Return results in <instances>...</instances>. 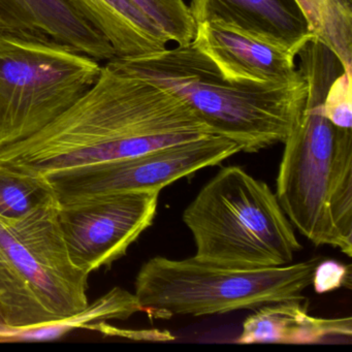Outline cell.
Returning <instances> with one entry per match:
<instances>
[{"instance_id":"6da1fadb","label":"cell","mask_w":352,"mask_h":352,"mask_svg":"<svg viewBox=\"0 0 352 352\" xmlns=\"http://www.w3.org/2000/svg\"><path fill=\"white\" fill-rule=\"evenodd\" d=\"M211 135L180 98L108 61L94 87L63 114L36 135L0 149V162L45 176Z\"/></svg>"},{"instance_id":"7a4b0ae2","label":"cell","mask_w":352,"mask_h":352,"mask_svg":"<svg viewBox=\"0 0 352 352\" xmlns=\"http://www.w3.org/2000/svg\"><path fill=\"white\" fill-rule=\"evenodd\" d=\"M296 58L308 91L283 143L275 195L294 230L316 246H331L350 257L352 129L336 126L323 111L329 86L345 67L314 38Z\"/></svg>"},{"instance_id":"3957f363","label":"cell","mask_w":352,"mask_h":352,"mask_svg":"<svg viewBox=\"0 0 352 352\" xmlns=\"http://www.w3.org/2000/svg\"><path fill=\"white\" fill-rule=\"evenodd\" d=\"M109 63L180 98L214 135L234 142L246 153L284 143L308 91L305 79L292 84L228 79L192 43Z\"/></svg>"},{"instance_id":"277c9868","label":"cell","mask_w":352,"mask_h":352,"mask_svg":"<svg viewBox=\"0 0 352 352\" xmlns=\"http://www.w3.org/2000/svg\"><path fill=\"white\" fill-rule=\"evenodd\" d=\"M183 222L199 258L241 269L289 265L302 245L269 185L224 166L189 204Z\"/></svg>"},{"instance_id":"5b68a950","label":"cell","mask_w":352,"mask_h":352,"mask_svg":"<svg viewBox=\"0 0 352 352\" xmlns=\"http://www.w3.org/2000/svg\"><path fill=\"white\" fill-rule=\"evenodd\" d=\"M58 203L22 219L0 217V327L63 320L88 306V275L67 251Z\"/></svg>"},{"instance_id":"8992f818","label":"cell","mask_w":352,"mask_h":352,"mask_svg":"<svg viewBox=\"0 0 352 352\" xmlns=\"http://www.w3.org/2000/svg\"><path fill=\"white\" fill-rule=\"evenodd\" d=\"M320 256L281 267L241 269L197 256L146 261L135 281L140 304L154 317L224 314L304 300Z\"/></svg>"},{"instance_id":"52a82bcc","label":"cell","mask_w":352,"mask_h":352,"mask_svg":"<svg viewBox=\"0 0 352 352\" xmlns=\"http://www.w3.org/2000/svg\"><path fill=\"white\" fill-rule=\"evenodd\" d=\"M102 69L67 45L0 34V149L63 114L94 87Z\"/></svg>"},{"instance_id":"ba28073f","label":"cell","mask_w":352,"mask_h":352,"mask_svg":"<svg viewBox=\"0 0 352 352\" xmlns=\"http://www.w3.org/2000/svg\"><path fill=\"white\" fill-rule=\"evenodd\" d=\"M242 152L221 135L166 146L133 157L98 162L45 175L58 201L104 193L158 190Z\"/></svg>"},{"instance_id":"9c48e42d","label":"cell","mask_w":352,"mask_h":352,"mask_svg":"<svg viewBox=\"0 0 352 352\" xmlns=\"http://www.w3.org/2000/svg\"><path fill=\"white\" fill-rule=\"evenodd\" d=\"M160 193L123 191L59 201V228L74 265L89 275L124 256L153 224Z\"/></svg>"},{"instance_id":"30bf717a","label":"cell","mask_w":352,"mask_h":352,"mask_svg":"<svg viewBox=\"0 0 352 352\" xmlns=\"http://www.w3.org/2000/svg\"><path fill=\"white\" fill-rule=\"evenodd\" d=\"M192 45L228 79L271 84L304 80L296 54L221 24H197Z\"/></svg>"},{"instance_id":"8fae6325","label":"cell","mask_w":352,"mask_h":352,"mask_svg":"<svg viewBox=\"0 0 352 352\" xmlns=\"http://www.w3.org/2000/svg\"><path fill=\"white\" fill-rule=\"evenodd\" d=\"M195 23L221 24L298 55L314 38L296 0H191Z\"/></svg>"},{"instance_id":"7c38bea8","label":"cell","mask_w":352,"mask_h":352,"mask_svg":"<svg viewBox=\"0 0 352 352\" xmlns=\"http://www.w3.org/2000/svg\"><path fill=\"white\" fill-rule=\"evenodd\" d=\"M0 34L67 45L100 63L117 57L104 34L69 0H0Z\"/></svg>"},{"instance_id":"4fadbf2b","label":"cell","mask_w":352,"mask_h":352,"mask_svg":"<svg viewBox=\"0 0 352 352\" xmlns=\"http://www.w3.org/2000/svg\"><path fill=\"white\" fill-rule=\"evenodd\" d=\"M351 317L317 318L302 300H287L256 309L243 323L236 343H318L329 337H351Z\"/></svg>"},{"instance_id":"5bb4252c","label":"cell","mask_w":352,"mask_h":352,"mask_svg":"<svg viewBox=\"0 0 352 352\" xmlns=\"http://www.w3.org/2000/svg\"><path fill=\"white\" fill-rule=\"evenodd\" d=\"M111 43L117 57H135L164 50L168 41L131 0H69Z\"/></svg>"},{"instance_id":"9a60e30c","label":"cell","mask_w":352,"mask_h":352,"mask_svg":"<svg viewBox=\"0 0 352 352\" xmlns=\"http://www.w3.org/2000/svg\"><path fill=\"white\" fill-rule=\"evenodd\" d=\"M146 311L135 294L120 287L113 288L81 312L63 320L25 329L0 327V341L53 340L75 329H91L109 319L125 320L138 312Z\"/></svg>"},{"instance_id":"2e32d148","label":"cell","mask_w":352,"mask_h":352,"mask_svg":"<svg viewBox=\"0 0 352 352\" xmlns=\"http://www.w3.org/2000/svg\"><path fill=\"white\" fill-rule=\"evenodd\" d=\"M316 40L327 45L345 71L352 67V0H296Z\"/></svg>"},{"instance_id":"e0dca14e","label":"cell","mask_w":352,"mask_h":352,"mask_svg":"<svg viewBox=\"0 0 352 352\" xmlns=\"http://www.w3.org/2000/svg\"><path fill=\"white\" fill-rule=\"evenodd\" d=\"M55 203L58 199L46 177L0 162V217L15 221Z\"/></svg>"},{"instance_id":"ac0fdd59","label":"cell","mask_w":352,"mask_h":352,"mask_svg":"<svg viewBox=\"0 0 352 352\" xmlns=\"http://www.w3.org/2000/svg\"><path fill=\"white\" fill-rule=\"evenodd\" d=\"M166 36L179 46L191 44L197 23L184 0H131Z\"/></svg>"},{"instance_id":"d6986e66","label":"cell","mask_w":352,"mask_h":352,"mask_svg":"<svg viewBox=\"0 0 352 352\" xmlns=\"http://www.w3.org/2000/svg\"><path fill=\"white\" fill-rule=\"evenodd\" d=\"M323 111L336 126L352 129L351 73L343 72L329 86Z\"/></svg>"},{"instance_id":"ffe728a7","label":"cell","mask_w":352,"mask_h":352,"mask_svg":"<svg viewBox=\"0 0 352 352\" xmlns=\"http://www.w3.org/2000/svg\"><path fill=\"white\" fill-rule=\"evenodd\" d=\"M350 285L349 267L339 261H319L313 274L312 285L317 294H324L338 288Z\"/></svg>"}]
</instances>
